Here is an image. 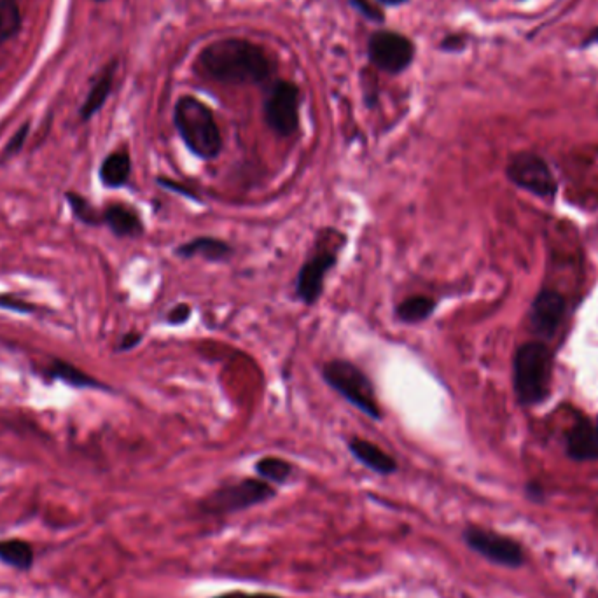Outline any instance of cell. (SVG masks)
Instances as JSON below:
<instances>
[{"label":"cell","mask_w":598,"mask_h":598,"mask_svg":"<svg viewBox=\"0 0 598 598\" xmlns=\"http://www.w3.org/2000/svg\"><path fill=\"white\" fill-rule=\"evenodd\" d=\"M553 357L543 343H525L516 350L515 390L522 404H537L550 394Z\"/></svg>","instance_id":"5b68a950"},{"label":"cell","mask_w":598,"mask_h":598,"mask_svg":"<svg viewBox=\"0 0 598 598\" xmlns=\"http://www.w3.org/2000/svg\"><path fill=\"white\" fill-rule=\"evenodd\" d=\"M212 598H282L275 593L228 592Z\"/></svg>","instance_id":"83f0119b"},{"label":"cell","mask_w":598,"mask_h":598,"mask_svg":"<svg viewBox=\"0 0 598 598\" xmlns=\"http://www.w3.org/2000/svg\"><path fill=\"white\" fill-rule=\"evenodd\" d=\"M174 125L191 154L203 161L219 158L223 151V135L216 118L207 105L195 97L177 100Z\"/></svg>","instance_id":"7a4b0ae2"},{"label":"cell","mask_w":598,"mask_h":598,"mask_svg":"<svg viewBox=\"0 0 598 598\" xmlns=\"http://www.w3.org/2000/svg\"><path fill=\"white\" fill-rule=\"evenodd\" d=\"M265 119L280 137H291L298 132L299 90L289 81H277L265 102Z\"/></svg>","instance_id":"ba28073f"},{"label":"cell","mask_w":598,"mask_h":598,"mask_svg":"<svg viewBox=\"0 0 598 598\" xmlns=\"http://www.w3.org/2000/svg\"><path fill=\"white\" fill-rule=\"evenodd\" d=\"M140 341H142V334L132 331V333L125 334V336L121 338L118 350L119 352H128V350H132V348L139 347Z\"/></svg>","instance_id":"484cf974"},{"label":"cell","mask_w":598,"mask_h":598,"mask_svg":"<svg viewBox=\"0 0 598 598\" xmlns=\"http://www.w3.org/2000/svg\"><path fill=\"white\" fill-rule=\"evenodd\" d=\"M191 306L188 303H179V305H175L170 312L167 313V322L170 326H182V324H186L188 322L189 317H191Z\"/></svg>","instance_id":"603a6c76"},{"label":"cell","mask_w":598,"mask_h":598,"mask_svg":"<svg viewBox=\"0 0 598 598\" xmlns=\"http://www.w3.org/2000/svg\"><path fill=\"white\" fill-rule=\"evenodd\" d=\"M51 376H55L58 380L70 383V385H76V387H84V389H107L102 382H98L95 378H91L90 375H86L81 369H77L76 366H72L69 362L55 361L49 368Z\"/></svg>","instance_id":"d6986e66"},{"label":"cell","mask_w":598,"mask_h":598,"mask_svg":"<svg viewBox=\"0 0 598 598\" xmlns=\"http://www.w3.org/2000/svg\"><path fill=\"white\" fill-rule=\"evenodd\" d=\"M174 252L181 259L202 258L209 263H224L231 258L233 247L221 238L196 237L175 247Z\"/></svg>","instance_id":"4fadbf2b"},{"label":"cell","mask_w":598,"mask_h":598,"mask_svg":"<svg viewBox=\"0 0 598 598\" xmlns=\"http://www.w3.org/2000/svg\"><path fill=\"white\" fill-rule=\"evenodd\" d=\"M322 378L334 392H338L366 417L373 418L376 422L382 420L383 413L376 399L375 385L354 362L343 359L326 362L322 368Z\"/></svg>","instance_id":"277c9868"},{"label":"cell","mask_w":598,"mask_h":598,"mask_svg":"<svg viewBox=\"0 0 598 598\" xmlns=\"http://www.w3.org/2000/svg\"><path fill=\"white\" fill-rule=\"evenodd\" d=\"M158 184H160L161 188L168 189V191H174V193H179L182 196H188L191 200H195V202H200V196L196 195L195 191H191V189L186 188V186H182L179 182L170 181V179H165V177H160L158 179Z\"/></svg>","instance_id":"cb8c5ba5"},{"label":"cell","mask_w":598,"mask_h":598,"mask_svg":"<svg viewBox=\"0 0 598 598\" xmlns=\"http://www.w3.org/2000/svg\"><path fill=\"white\" fill-rule=\"evenodd\" d=\"M104 223L116 237H140L144 233V224L139 214L123 203H111L102 214Z\"/></svg>","instance_id":"5bb4252c"},{"label":"cell","mask_w":598,"mask_h":598,"mask_svg":"<svg viewBox=\"0 0 598 598\" xmlns=\"http://www.w3.org/2000/svg\"><path fill=\"white\" fill-rule=\"evenodd\" d=\"M200 65L207 76L219 83L258 84L272 74L265 51L244 39H224L203 49Z\"/></svg>","instance_id":"6da1fadb"},{"label":"cell","mask_w":598,"mask_h":598,"mask_svg":"<svg viewBox=\"0 0 598 598\" xmlns=\"http://www.w3.org/2000/svg\"><path fill=\"white\" fill-rule=\"evenodd\" d=\"M438 301L431 298V296H425V294H415L410 298L403 299L399 305L396 306V319L401 324H420L424 320L431 319L432 313L436 310Z\"/></svg>","instance_id":"e0dca14e"},{"label":"cell","mask_w":598,"mask_h":598,"mask_svg":"<svg viewBox=\"0 0 598 598\" xmlns=\"http://www.w3.org/2000/svg\"><path fill=\"white\" fill-rule=\"evenodd\" d=\"M98 2H102V0H98Z\"/></svg>","instance_id":"1f68e13d"},{"label":"cell","mask_w":598,"mask_h":598,"mask_svg":"<svg viewBox=\"0 0 598 598\" xmlns=\"http://www.w3.org/2000/svg\"><path fill=\"white\" fill-rule=\"evenodd\" d=\"M132 174V160L126 151H116L105 158L100 165V181L111 189L123 188L130 181Z\"/></svg>","instance_id":"9a60e30c"},{"label":"cell","mask_w":598,"mask_h":598,"mask_svg":"<svg viewBox=\"0 0 598 598\" xmlns=\"http://www.w3.org/2000/svg\"><path fill=\"white\" fill-rule=\"evenodd\" d=\"M508 177L516 186L527 189L530 193L551 200L557 195V181L550 168L536 154L520 153L511 158L508 165Z\"/></svg>","instance_id":"9c48e42d"},{"label":"cell","mask_w":598,"mask_h":598,"mask_svg":"<svg viewBox=\"0 0 598 598\" xmlns=\"http://www.w3.org/2000/svg\"><path fill=\"white\" fill-rule=\"evenodd\" d=\"M21 25L20 7L14 0H0V42L11 39Z\"/></svg>","instance_id":"44dd1931"},{"label":"cell","mask_w":598,"mask_h":598,"mask_svg":"<svg viewBox=\"0 0 598 598\" xmlns=\"http://www.w3.org/2000/svg\"><path fill=\"white\" fill-rule=\"evenodd\" d=\"M462 537H464V543L469 550L478 553L492 564L516 569V567H522L525 562V553L520 544L509 537L492 532V530L467 527Z\"/></svg>","instance_id":"52a82bcc"},{"label":"cell","mask_w":598,"mask_h":598,"mask_svg":"<svg viewBox=\"0 0 598 598\" xmlns=\"http://www.w3.org/2000/svg\"><path fill=\"white\" fill-rule=\"evenodd\" d=\"M564 313L565 299L555 291H543L532 305L530 322L537 334L551 336L564 319Z\"/></svg>","instance_id":"8fae6325"},{"label":"cell","mask_w":598,"mask_h":598,"mask_svg":"<svg viewBox=\"0 0 598 598\" xmlns=\"http://www.w3.org/2000/svg\"><path fill=\"white\" fill-rule=\"evenodd\" d=\"M0 306L7 310H16V312L28 313L34 310V306L28 305L25 301L18 298H9V296H0Z\"/></svg>","instance_id":"d4e9b609"},{"label":"cell","mask_w":598,"mask_h":598,"mask_svg":"<svg viewBox=\"0 0 598 598\" xmlns=\"http://www.w3.org/2000/svg\"><path fill=\"white\" fill-rule=\"evenodd\" d=\"M368 51L373 65L389 74L403 72L415 56V46L408 37L387 30L369 37Z\"/></svg>","instance_id":"30bf717a"},{"label":"cell","mask_w":598,"mask_h":598,"mask_svg":"<svg viewBox=\"0 0 598 598\" xmlns=\"http://www.w3.org/2000/svg\"><path fill=\"white\" fill-rule=\"evenodd\" d=\"M348 452L352 453L359 464L368 467L369 471L380 474V476H390L396 473L399 466L397 460L382 450L380 446L371 443L368 439L352 438L348 441Z\"/></svg>","instance_id":"7c38bea8"},{"label":"cell","mask_w":598,"mask_h":598,"mask_svg":"<svg viewBox=\"0 0 598 598\" xmlns=\"http://www.w3.org/2000/svg\"><path fill=\"white\" fill-rule=\"evenodd\" d=\"M275 495L277 490L272 483L261 478H245L212 490L205 499H202L200 508L207 515H235L259 504H265Z\"/></svg>","instance_id":"8992f818"},{"label":"cell","mask_w":598,"mask_h":598,"mask_svg":"<svg viewBox=\"0 0 598 598\" xmlns=\"http://www.w3.org/2000/svg\"><path fill=\"white\" fill-rule=\"evenodd\" d=\"M67 200H69L70 209L79 221H83L84 224H91V226L104 223L102 214H98L97 209L83 196L76 195V193H67Z\"/></svg>","instance_id":"7402d4cb"},{"label":"cell","mask_w":598,"mask_h":598,"mask_svg":"<svg viewBox=\"0 0 598 598\" xmlns=\"http://www.w3.org/2000/svg\"><path fill=\"white\" fill-rule=\"evenodd\" d=\"M341 242H345V237L333 228L322 231L317 237L315 249L299 268L294 282L296 298L301 303H305L306 306L317 305L324 293L327 273L338 265V251L343 247Z\"/></svg>","instance_id":"3957f363"},{"label":"cell","mask_w":598,"mask_h":598,"mask_svg":"<svg viewBox=\"0 0 598 598\" xmlns=\"http://www.w3.org/2000/svg\"><path fill=\"white\" fill-rule=\"evenodd\" d=\"M28 133V125L23 126L20 132L14 135V139L9 142V146H7L6 154L16 153V151H20L21 146H23V142H25V137H27Z\"/></svg>","instance_id":"f1b7e54d"},{"label":"cell","mask_w":598,"mask_h":598,"mask_svg":"<svg viewBox=\"0 0 598 598\" xmlns=\"http://www.w3.org/2000/svg\"><path fill=\"white\" fill-rule=\"evenodd\" d=\"M354 4L355 9H359L362 14H366L369 20H382V14L376 11L375 7L369 4L368 0H350Z\"/></svg>","instance_id":"4316f807"},{"label":"cell","mask_w":598,"mask_h":598,"mask_svg":"<svg viewBox=\"0 0 598 598\" xmlns=\"http://www.w3.org/2000/svg\"><path fill=\"white\" fill-rule=\"evenodd\" d=\"M35 551L23 539H0V562L16 571L28 572L34 567Z\"/></svg>","instance_id":"2e32d148"},{"label":"cell","mask_w":598,"mask_h":598,"mask_svg":"<svg viewBox=\"0 0 598 598\" xmlns=\"http://www.w3.org/2000/svg\"><path fill=\"white\" fill-rule=\"evenodd\" d=\"M112 76H114V69L105 70L102 77L98 79L97 84L91 88L90 95L86 98L83 109H81L83 119H90L105 104V100L111 93Z\"/></svg>","instance_id":"ffe728a7"},{"label":"cell","mask_w":598,"mask_h":598,"mask_svg":"<svg viewBox=\"0 0 598 598\" xmlns=\"http://www.w3.org/2000/svg\"><path fill=\"white\" fill-rule=\"evenodd\" d=\"M254 471L261 480L268 481L272 485H284L291 480L294 466L289 460L282 459V457H263L256 462Z\"/></svg>","instance_id":"ac0fdd59"},{"label":"cell","mask_w":598,"mask_h":598,"mask_svg":"<svg viewBox=\"0 0 598 598\" xmlns=\"http://www.w3.org/2000/svg\"><path fill=\"white\" fill-rule=\"evenodd\" d=\"M378 2H383L385 6H399V4H404L408 0H378Z\"/></svg>","instance_id":"4dcf8cb0"},{"label":"cell","mask_w":598,"mask_h":598,"mask_svg":"<svg viewBox=\"0 0 598 598\" xmlns=\"http://www.w3.org/2000/svg\"><path fill=\"white\" fill-rule=\"evenodd\" d=\"M590 425H592L593 445H595V450H597V457H598V420H597V424H590Z\"/></svg>","instance_id":"f546056e"}]
</instances>
